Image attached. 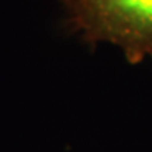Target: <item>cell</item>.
<instances>
[{
  "mask_svg": "<svg viewBox=\"0 0 152 152\" xmlns=\"http://www.w3.org/2000/svg\"><path fill=\"white\" fill-rule=\"evenodd\" d=\"M71 23L92 44L123 49L130 64L152 58V0H64Z\"/></svg>",
  "mask_w": 152,
  "mask_h": 152,
  "instance_id": "obj_1",
  "label": "cell"
}]
</instances>
